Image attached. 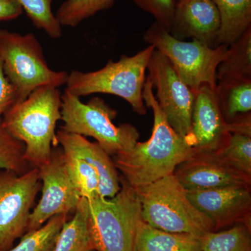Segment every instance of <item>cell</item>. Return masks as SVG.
<instances>
[{
	"label": "cell",
	"instance_id": "6da1fadb",
	"mask_svg": "<svg viewBox=\"0 0 251 251\" xmlns=\"http://www.w3.org/2000/svg\"><path fill=\"white\" fill-rule=\"evenodd\" d=\"M143 99L153 111L151 137L148 141L135 143L128 151L117 153L112 159L122 177L134 188L173 175L176 167L196 153L187 140L168 124L148 77L144 85Z\"/></svg>",
	"mask_w": 251,
	"mask_h": 251
},
{
	"label": "cell",
	"instance_id": "7a4b0ae2",
	"mask_svg": "<svg viewBox=\"0 0 251 251\" xmlns=\"http://www.w3.org/2000/svg\"><path fill=\"white\" fill-rule=\"evenodd\" d=\"M62 94L57 87L42 86L27 99L11 105L1 118L4 129L25 145L24 158L34 168L50 161L58 146L56 125L61 120Z\"/></svg>",
	"mask_w": 251,
	"mask_h": 251
},
{
	"label": "cell",
	"instance_id": "3957f363",
	"mask_svg": "<svg viewBox=\"0 0 251 251\" xmlns=\"http://www.w3.org/2000/svg\"><path fill=\"white\" fill-rule=\"evenodd\" d=\"M120 191L111 198L100 196L87 200V226L95 251H135L143 223L135 188L120 176Z\"/></svg>",
	"mask_w": 251,
	"mask_h": 251
},
{
	"label": "cell",
	"instance_id": "277c9868",
	"mask_svg": "<svg viewBox=\"0 0 251 251\" xmlns=\"http://www.w3.org/2000/svg\"><path fill=\"white\" fill-rule=\"evenodd\" d=\"M135 190L143 222L153 228L199 237L214 231L210 220L193 205L173 174Z\"/></svg>",
	"mask_w": 251,
	"mask_h": 251
},
{
	"label": "cell",
	"instance_id": "5b68a950",
	"mask_svg": "<svg viewBox=\"0 0 251 251\" xmlns=\"http://www.w3.org/2000/svg\"><path fill=\"white\" fill-rule=\"evenodd\" d=\"M154 50V46L149 45L134 55L122 54L117 62L110 59L105 67L95 72L72 71L68 76L66 90L80 98L94 94L117 96L126 100L133 111L145 115V73Z\"/></svg>",
	"mask_w": 251,
	"mask_h": 251
},
{
	"label": "cell",
	"instance_id": "8992f818",
	"mask_svg": "<svg viewBox=\"0 0 251 251\" xmlns=\"http://www.w3.org/2000/svg\"><path fill=\"white\" fill-rule=\"evenodd\" d=\"M117 115L116 110L100 97H93L84 103L80 97L67 90L62 95L61 120L64 125L60 129L92 137L110 156L128 151L140 138L139 131L134 126L114 125L112 120Z\"/></svg>",
	"mask_w": 251,
	"mask_h": 251
},
{
	"label": "cell",
	"instance_id": "52a82bcc",
	"mask_svg": "<svg viewBox=\"0 0 251 251\" xmlns=\"http://www.w3.org/2000/svg\"><path fill=\"white\" fill-rule=\"evenodd\" d=\"M0 57L5 75L17 93L18 101L24 100L42 86L58 88L67 84L69 74L50 68L42 46L31 33L22 35L0 29Z\"/></svg>",
	"mask_w": 251,
	"mask_h": 251
},
{
	"label": "cell",
	"instance_id": "ba28073f",
	"mask_svg": "<svg viewBox=\"0 0 251 251\" xmlns=\"http://www.w3.org/2000/svg\"><path fill=\"white\" fill-rule=\"evenodd\" d=\"M144 40L166 56L180 79L193 92L203 85L216 88L217 68L226 57L227 46L211 48L196 39L179 40L157 22L149 28Z\"/></svg>",
	"mask_w": 251,
	"mask_h": 251
},
{
	"label": "cell",
	"instance_id": "9c48e42d",
	"mask_svg": "<svg viewBox=\"0 0 251 251\" xmlns=\"http://www.w3.org/2000/svg\"><path fill=\"white\" fill-rule=\"evenodd\" d=\"M41 187L39 168L21 175L0 171V251H9L25 234Z\"/></svg>",
	"mask_w": 251,
	"mask_h": 251
},
{
	"label": "cell",
	"instance_id": "30bf717a",
	"mask_svg": "<svg viewBox=\"0 0 251 251\" xmlns=\"http://www.w3.org/2000/svg\"><path fill=\"white\" fill-rule=\"evenodd\" d=\"M39 171L42 195L31 211L26 232L39 228L54 216L74 214L82 199L60 147L52 149L50 159Z\"/></svg>",
	"mask_w": 251,
	"mask_h": 251
},
{
	"label": "cell",
	"instance_id": "8fae6325",
	"mask_svg": "<svg viewBox=\"0 0 251 251\" xmlns=\"http://www.w3.org/2000/svg\"><path fill=\"white\" fill-rule=\"evenodd\" d=\"M148 70L149 79L156 89L155 98L167 121L188 143L196 92L180 79L171 62L158 50H153Z\"/></svg>",
	"mask_w": 251,
	"mask_h": 251
},
{
	"label": "cell",
	"instance_id": "7c38bea8",
	"mask_svg": "<svg viewBox=\"0 0 251 251\" xmlns=\"http://www.w3.org/2000/svg\"><path fill=\"white\" fill-rule=\"evenodd\" d=\"M251 186L186 191L196 209L212 223L214 231L237 224L251 226Z\"/></svg>",
	"mask_w": 251,
	"mask_h": 251
},
{
	"label": "cell",
	"instance_id": "4fadbf2b",
	"mask_svg": "<svg viewBox=\"0 0 251 251\" xmlns=\"http://www.w3.org/2000/svg\"><path fill=\"white\" fill-rule=\"evenodd\" d=\"M173 175L186 191L229 186H251V177L214 151H196L176 167Z\"/></svg>",
	"mask_w": 251,
	"mask_h": 251
},
{
	"label": "cell",
	"instance_id": "5bb4252c",
	"mask_svg": "<svg viewBox=\"0 0 251 251\" xmlns=\"http://www.w3.org/2000/svg\"><path fill=\"white\" fill-rule=\"evenodd\" d=\"M232 126L225 120L215 89L203 85L196 92L188 143L196 151H214L227 143Z\"/></svg>",
	"mask_w": 251,
	"mask_h": 251
},
{
	"label": "cell",
	"instance_id": "9a60e30c",
	"mask_svg": "<svg viewBox=\"0 0 251 251\" xmlns=\"http://www.w3.org/2000/svg\"><path fill=\"white\" fill-rule=\"evenodd\" d=\"M219 11L212 0H180L176 2L170 34L179 40L186 38L217 47Z\"/></svg>",
	"mask_w": 251,
	"mask_h": 251
},
{
	"label": "cell",
	"instance_id": "2e32d148",
	"mask_svg": "<svg viewBox=\"0 0 251 251\" xmlns=\"http://www.w3.org/2000/svg\"><path fill=\"white\" fill-rule=\"evenodd\" d=\"M56 135L68 168L82 198L90 199L99 196L98 175L81 151L76 134L59 129Z\"/></svg>",
	"mask_w": 251,
	"mask_h": 251
},
{
	"label": "cell",
	"instance_id": "e0dca14e",
	"mask_svg": "<svg viewBox=\"0 0 251 251\" xmlns=\"http://www.w3.org/2000/svg\"><path fill=\"white\" fill-rule=\"evenodd\" d=\"M215 92L220 108L227 123L251 120V79L219 80Z\"/></svg>",
	"mask_w": 251,
	"mask_h": 251
},
{
	"label": "cell",
	"instance_id": "ac0fdd59",
	"mask_svg": "<svg viewBox=\"0 0 251 251\" xmlns=\"http://www.w3.org/2000/svg\"><path fill=\"white\" fill-rule=\"evenodd\" d=\"M220 16L217 46L228 47L251 28V0H212Z\"/></svg>",
	"mask_w": 251,
	"mask_h": 251
},
{
	"label": "cell",
	"instance_id": "d6986e66",
	"mask_svg": "<svg viewBox=\"0 0 251 251\" xmlns=\"http://www.w3.org/2000/svg\"><path fill=\"white\" fill-rule=\"evenodd\" d=\"M135 251H202L199 236L153 228L143 221L135 240Z\"/></svg>",
	"mask_w": 251,
	"mask_h": 251
},
{
	"label": "cell",
	"instance_id": "ffe728a7",
	"mask_svg": "<svg viewBox=\"0 0 251 251\" xmlns=\"http://www.w3.org/2000/svg\"><path fill=\"white\" fill-rule=\"evenodd\" d=\"M77 143L81 151L94 168L99 180V194L101 197L111 198L120 191V175L110 155L86 137L76 134Z\"/></svg>",
	"mask_w": 251,
	"mask_h": 251
},
{
	"label": "cell",
	"instance_id": "44dd1931",
	"mask_svg": "<svg viewBox=\"0 0 251 251\" xmlns=\"http://www.w3.org/2000/svg\"><path fill=\"white\" fill-rule=\"evenodd\" d=\"M74 214L72 219L63 225L52 251L93 250L87 226L86 198H82Z\"/></svg>",
	"mask_w": 251,
	"mask_h": 251
},
{
	"label": "cell",
	"instance_id": "7402d4cb",
	"mask_svg": "<svg viewBox=\"0 0 251 251\" xmlns=\"http://www.w3.org/2000/svg\"><path fill=\"white\" fill-rule=\"evenodd\" d=\"M217 80L251 79V28L228 46L217 68Z\"/></svg>",
	"mask_w": 251,
	"mask_h": 251
},
{
	"label": "cell",
	"instance_id": "603a6c76",
	"mask_svg": "<svg viewBox=\"0 0 251 251\" xmlns=\"http://www.w3.org/2000/svg\"><path fill=\"white\" fill-rule=\"evenodd\" d=\"M202 251H251V227L234 225L226 230L209 231L201 237Z\"/></svg>",
	"mask_w": 251,
	"mask_h": 251
},
{
	"label": "cell",
	"instance_id": "cb8c5ba5",
	"mask_svg": "<svg viewBox=\"0 0 251 251\" xmlns=\"http://www.w3.org/2000/svg\"><path fill=\"white\" fill-rule=\"evenodd\" d=\"M67 217L65 214L53 216L39 228L23 234L17 245L7 251H52Z\"/></svg>",
	"mask_w": 251,
	"mask_h": 251
},
{
	"label": "cell",
	"instance_id": "d4e9b609",
	"mask_svg": "<svg viewBox=\"0 0 251 251\" xmlns=\"http://www.w3.org/2000/svg\"><path fill=\"white\" fill-rule=\"evenodd\" d=\"M116 0H66L55 16L61 25L75 27L99 11L110 9Z\"/></svg>",
	"mask_w": 251,
	"mask_h": 251
},
{
	"label": "cell",
	"instance_id": "484cf974",
	"mask_svg": "<svg viewBox=\"0 0 251 251\" xmlns=\"http://www.w3.org/2000/svg\"><path fill=\"white\" fill-rule=\"evenodd\" d=\"M25 11L28 18L37 29H42L52 38L57 39L62 34V25L52 10L53 0H16Z\"/></svg>",
	"mask_w": 251,
	"mask_h": 251
},
{
	"label": "cell",
	"instance_id": "4316f807",
	"mask_svg": "<svg viewBox=\"0 0 251 251\" xmlns=\"http://www.w3.org/2000/svg\"><path fill=\"white\" fill-rule=\"evenodd\" d=\"M215 151L231 166L251 177V135L232 133L227 143Z\"/></svg>",
	"mask_w": 251,
	"mask_h": 251
},
{
	"label": "cell",
	"instance_id": "83f0119b",
	"mask_svg": "<svg viewBox=\"0 0 251 251\" xmlns=\"http://www.w3.org/2000/svg\"><path fill=\"white\" fill-rule=\"evenodd\" d=\"M0 121V170L23 174L31 169L24 158L25 145L4 129Z\"/></svg>",
	"mask_w": 251,
	"mask_h": 251
},
{
	"label": "cell",
	"instance_id": "f1b7e54d",
	"mask_svg": "<svg viewBox=\"0 0 251 251\" xmlns=\"http://www.w3.org/2000/svg\"><path fill=\"white\" fill-rule=\"evenodd\" d=\"M143 11L152 15L156 22L170 31L176 6L175 0H134Z\"/></svg>",
	"mask_w": 251,
	"mask_h": 251
},
{
	"label": "cell",
	"instance_id": "f546056e",
	"mask_svg": "<svg viewBox=\"0 0 251 251\" xmlns=\"http://www.w3.org/2000/svg\"><path fill=\"white\" fill-rule=\"evenodd\" d=\"M17 101V93L5 75L2 59L0 57V121L8 109Z\"/></svg>",
	"mask_w": 251,
	"mask_h": 251
},
{
	"label": "cell",
	"instance_id": "4dcf8cb0",
	"mask_svg": "<svg viewBox=\"0 0 251 251\" xmlns=\"http://www.w3.org/2000/svg\"><path fill=\"white\" fill-rule=\"evenodd\" d=\"M23 11L16 0H0V21L16 19L23 14Z\"/></svg>",
	"mask_w": 251,
	"mask_h": 251
},
{
	"label": "cell",
	"instance_id": "1f68e13d",
	"mask_svg": "<svg viewBox=\"0 0 251 251\" xmlns=\"http://www.w3.org/2000/svg\"><path fill=\"white\" fill-rule=\"evenodd\" d=\"M180 1V0H175V1H176V2H177V1Z\"/></svg>",
	"mask_w": 251,
	"mask_h": 251
},
{
	"label": "cell",
	"instance_id": "d6a6232c",
	"mask_svg": "<svg viewBox=\"0 0 251 251\" xmlns=\"http://www.w3.org/2000/svg\"><path fill=\"white\" fill-rule=\"evenodd\" d=\"M93 251V250H92V251Z\"/></svg>",
	"mask_w": 251,
	"mask_h": 251
}]
</instances>
